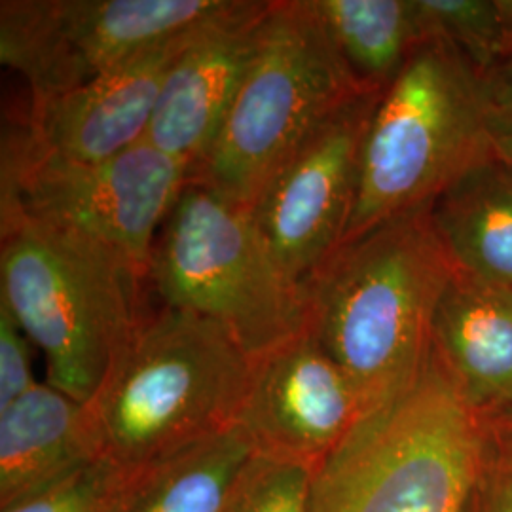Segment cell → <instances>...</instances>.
Returning <instances> with one entry per match:
<instances>
[{
  "instance_id": "6da1fadb",
  "label": "cell",
  "mask_w": 512,
  "mask_h": 512,
  "mask_svg": "<svg viewBox=\"0 0 512 512\" xmlns=\"http://www.w3.org/2000/svg\"><path fill=\"white\" fill-rule=\"evenodd\" d=\"M454 272L429 205L344 243L304 285L308 329L368 412L423 370L435 311Z\"/></svg>"
},
{
  "instance_id": "7a4b0ae2",
  "label": "cell",
  "mask_w": 512,
  "mask_h": 512,
  "mask_svg": "<svg viewBox=\"0 0 512 512\" xmlns=\"http://www.w3.org/2000/svg\"><path fill=\"white\" fill-rule=\"evenodd\" d=\"M251 378L253 359L222 325L164 306L86 404L99 456L129 476L238 425Z\"/></svg>"
},
{
  "instance_id": "3957f363",
  "label": "cell",
  "mask_w": 512,
  "mask_h": 512,
  "mask_svg": "<svg viewBox=\"0 0 512 512\" xmlns=\"http://www.w3.org/2000/svg\"><path fill=\"white\" fill-rule=\"evenodd\" d=\"M141 275L23 213H0V302L46 359L48 384L88 404L143 319Z\"/></svg>"
},
{
  "instance_id": "277c9868",
  "label": "cell",
  "mask_w": 512,
  "mask_h": 512,
  "mask_svg": "<svg viewBox=\"0 0 512 512\" xmlns=\"http://www.w3.org/2000/svg\"><path fill=\"white\" fill-rule=\"evenodd\" d=\"M492 126L494 109L475 67L442 38L421 42L372 114L344 243L433 205L494 156Z\"/></svg>"
},
{
  "instance_id": "5b68a950",
  "label": "cell",
  "mask_w": 512,
  "mask_h": 512,
  "mask_svg": "<svg viewBox=\"0 0 512 512\" xmlns=\"http://www.w3.org/2000/svg\"><path fill=\"white\" fill-rule=\"evenodd\" d=\"M365 92L313 0H272L255 57L213 145L190 169L188 181L251 209L311 133Z\"/></svg>"
},
{
  "instance_id": "8992f818",
  "label": "cell",
  "mask_w": 512,
  "mask_h": 512,
  "mask_svg": "<svg viewBox=\"0 0 512 512\" xmlns=\"http://www.w3.org/2000/svg\"><path fill=\"white\" fill-rule=\"evenodd\" d=\"M480 448L482 416L429 353L418 378L319 465L311 512H463Z\"/></svg>"
},
{
  "instance_id": "52a82bcc",
  "label": "cell",
  "mask_w": 512,
  "mask_h": 512,
  "mask_svg": "<svg viewBox=\"0 0 512 512\" xmlns=\"http://www.w3.org/2000/svg\"><path fill=\"white\" fill-rule=\"evenodd\" d=\"M148 281L165 308L217 321L253 361L308 327L304 289L281 272L251 211L202 184H184Z\"/></svg>"
},
{
  "instance_id": "ba28073f",
  "label": "cell",
  "mask_w": 512,
  "mask_h": 512,
  "mask_svg": "<svg viewBox=\"0 0 512 512\" xmlns=\"http://www.w3.org/2000/svg\"><path fill=\"white\" fill-rule=\"evenodd\" d=\"M186 183L188 167L147 139L105 162H74L42 147L27 122L2 133L0 213L88 239L147 281L154 243Z\"/></svg>"
},
{
  "instance_id": "9c48e42d",
  "label": "cell",
  "mask_w": 512,
  "mask_h": 512,
  "mask_svg": "<svg viewBox=\"0 0 512 512\" xmlns=\"http://www.w3.org/2000/svg\"><path fill=\"white\" fill-rule=\"evenodd\" d=\"M230 0H2L0 61L31 103L84 86L217 16Z\"/></svg>"
},
{
  "instance_id": "30bf717a",
  "label": "cell",
  "mask_w": 512,
  "mask_h": 512,
  "mask_svg": "<svg viewBox=\"0 0 512 512\" xmlns=\"http://www.w3.org/2000/svg\"><path fill=\"white\" fill-rule=\"evenodd\" d=\"M380 95L361 93L330 114L249 209L277 266L302 289L344 243L366 131Z\"/></svg>"
},
{
  "instance_id": "8fae6325",
  "label": "cell",
  "mask_w": 512,
  "mask_h": 512,
  "mask_svg": "<svg viewBox=\"0 0 512 512\" xmlns=\"http://www.w3.org/2000/svg\"><path fill=\"white\" fill-rule=\"evenodd\" d=\"M366 412L351 378L306 327L253 361L239 425L258 452L319 469Z\"/></svg>"
},
{
  "instance_id": "7c38bea8",
  "label": "cell",
  "mask_w": 512,
  "mask_h": 512,
  "mask_svg": "<svg viewBox=\"0 0 512 512\" xmlns=\"http://www.w3.org/2000/svg\"><path fill=\"white\" fill-rule=\"evenodd\" d=\"M272 0H230L194 31L165 78L147 141L188 167L213 145L256 54Z\"/></svg>"
},
{
  "instance_id": "4fadbf2b",
  "label": "cell",
  "mask_w": 512,
  "mask_h": 512,
  "mask_svg": "<svg viewBox=\"0 0 512 512\" xmlns=\"http://www.w3.org/2000/svg\"><path fill=\"white\" fill-rule=\"evenodd\" d=\"M198 27L71 92L31 103L27 124L40 145L74 162H105L145 141L165 78Z\"/></svg>"
},
{
  "instance_id": "5bb4252c",
  "label": "cell",
  "mask_w": 512,
  "mask_h": 512,
  "mask_svg": "<svg viewBox=\"0 0 512 512\" xmlns=\"http://www.w3.org/2000/svg\"><path fill=\"white\" fill-rule=\"evenodd\" d=\"M431 355L478 416L512 410V291L456 268L435 311Z\"/></svg>"
},
{
  "instance_id": "9a60e30c",
  "label": "cell",
  "mask_w": 512,
  "mask_h": 512,
  "mask_svg": "<svg viewBox=\"0 0 512 512\" xmlns=\"http://www.w3.org/2000/svg\"><path fill=\"white\" fill-rule=\"evenodd\" d=\"M86 404L37 384L0 412V511L99 461Z\"/></svg>"
},
{
  "instance_id": "2e32d148",
  "label": "cell",
  "mask_w": 512,
  "mask_h": 512,
  "mask_svg": "<svg viewBox=\"0 0 512 512\" xmlns=\"http://www.w3.org/2000/svg\"><path fill=\"white\" fill-rule=\"evenodd\" d=\"M454 266L512 291V173L495 156L471 167L431 205Z\"/></svg>"
},
{
  "instance_id": "e0dca14e",
  "label": "cell",
  "mask_w": 512,
  "mask_h": 512,
  "mask_svg": "<svg viewBox=\"0 0 512 512\" xmlns=\"http://www.w3.org/2000/svg\"><path fill=\"white\" fill-rule=\"evenodd\" d=\"M256 452L238 423L129 475L116 512H222Z\"/></svg>"
},
{
  "instance_id": "ac0fdd59",
  "label": "cell",
  "mask_w": 512,
  "mask_h": 512,
  "mask_svg": "<svg viewBox=\"0 0 512 512\" xmlns=\"http://www.w3.org/2000/svg\"><path fill=\"white\" fill-rule=\"evenodd\" d=\"M313 6L368 92H384L429 38L418 0H313Z\"/></svg>"
},
{
  "instance_id": "d6986e66",
  "label": "cell",
  "mask_w": 512,
  "mask_h": 512,
  "mask_svg": "<svg viewBox=\"0 0 512 512\" xmlns=\"http://www.w3.org/2000/svg\"><path fill=\"white\" fill-rule=\"evenodd\" d=\"M427 37L452 44L480 76L512 48V0H418Z\"/></svg>"
},
{
  "instance_id": "ffe728a7",
  "label": "cell",
  "mask_w": 512,
  "mask_h": 512,
  "mask_svg": "<svg viewBox=\"0 0 512 512\" xmlns=\"http://www.w3.org/2000/svg\"><path fill=\"white\" fill-rule=\"evenodd\" d=\"M315 467L256 452L222 512H311Z\"/></svg>"
},
{
  "instance_id": "44dd1931",
  "label": "cell",
  "mask_w": 512,
  "mask_h": 512,
  "mask_svg": "<svg viewBox=\"0 0 512 512\" xmlns=\"http://www.w3.org/2000/svg\"><path fill=\"white\" fill-rule=\"evenodd\" d=\"M463 512H512V410L482 416V448Z\"/></svg>"
},
{
  "instance_id": "7402d4cb",
  "label": "cell",
  "mask_w": 512,
  "mask_h": 512,
  "mask_svg": "<svg viewBox=\"0 0 512 512\" xmlns=\"http://www.w3.org/2000/svg\"><path fill=\"white\" fill-rule=\"evenodd\" d=\"M126 478L118 467L99 459L52 490L0 512H116Z\"/></svg>"
},
{
  "instance_id": "603a6c76",
  "label": "cell",
  "mask_w": 512,
  "mask_h": 512,
  "mask_svg": "<svg viewBox=\"0 0 512 512\" xmlns=\"http://www.w3.org/2000/svg\"><path fill=\"white\" fill-rule=\"evenodd\" d=\"M31 344L12 311L0 302V412L38 384L31 370Z\"/></svg>"
},
{
  "instance_id": "cb8c5ba5",
  "label": "cell",
  "mask_w": 512,
  "mask_h": 512,
  "mask_svg": "<svg viewBox=\"0 0 512 512\" xmlns=\"http://www.w3.org/2000/svg\"><path fill=\"white\" fill-rule=\"evenodd\" d=\"M482 80L495 116L512 118V48Z\"/></svg>"
},
{
  "instance_id": "d4e9b609",
  "label": "cell",
  "mask_w": 512,
  "mask_h": 512,
  "mask_svg": "<svg viewBox=\"0 0 512 512\" xmlns=\"http://www.w3.org/2000/svg\"><path fill=\"white\" fill-rule=\"evenodd\" d=\"M494 156L512 173V118L495 116L492 126Z\"/></svg>"
}]
</instances>
